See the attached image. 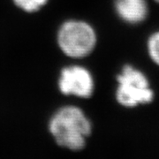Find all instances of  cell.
<instances>
[{"mask_svg":"<svg viewBox=\"0 0 159 159\" xmlns=\"http://www.w3.org/2000/svg\"><path fill=\"white\" fill-rule=\"evenodd\" d=\"M48 128L58 146L79 151L85 148L92 133V123L80 107L65 105L51 115Z\"/></svg>","mask_w":159,"mask_h":159,"instance_id":"1","label":"cell"},{"mask_svg":"<svg viewBox=\"0 0 159 159\" xmlns=\"http://www.w3.org/2000/svg\"><path fill=\"white\" fill-rule=\"evenodd\" d=\"M57 43L66 56L83 58L90 55L96 48L97 35L89 23L80 20H68L57 29Z\"/></svg>","mask_w":159,"mask_h":159,"instance_id":"2","label":"cell"},{"mask_svg":"<svg viewBox=\"0 0 159 159\" xmlns=\"http://www.w3.org/2000/svg\"><path fill=\"white\" fill-rule=\"evenodd\" d=\"M116 99L125 108H134L153 101L154 91L145 74L131 65L123 66L117 75Z\"/></svg>","mask_w":159,"mask_h":159,"instance_id":"3","label":"cell"},{"mask_svg":"<svg viewBox=\"0 0 159 159\" xmlns=\"http://www.w3.org/2000/svg\"><path fill=\"white\" fill-rule=\"evenodd\" d=\"M57 88L65 96L87 99L93 96L95 80L89 69L79 65H72L61 69Z\"/></svg>","mask_w":159,"mask_h":159,"instance_id":"4","label":"cell"},{"mask_svg":"<svg viewBox=\"0 0 159 159\" xmlns=\"http://www.w3.org/2000/svg\"><path fill=\"white\" fill-rule=\"evenodd\" d=\"M113 3L117 15L127 24H140L148 17L147 0H114Z\"/></svg>","mask_w":159,"mask_h":159,"instance_id":"5","label":"cell"},{"mask_svg":"<svg viewBox=\"0 0 159 159\" xmlns=\"http://www.w3.org/2000/svg\"><path fill=\"white\" fill-rule=\"evenodd\" d=\"M11 1L19 9L29 13L40 11L49 2V0H11Z\"/></svg>","mask_w":159,"mask_h":159,"instance_id":"6","label":"cell"},{"mask_svg":"<svg viewBox=\"0 0 159 159\" xmlns=\"http://www.w3.org/2000/svg\"><path fill=\"white\" fill-rule=\"evenodd\" d=\"M147 48L151 60L159 66V31L155 32L148 37Z\"/></svg>","mask_w":159,"mask_h":159,"instance_id":"7","label":"cell"},{"mask_svg":"<svg viewBox=\"0 0 159 159\" xmlns=\"http://www.w3.org/2000/svg\"><path fill=\"white\" fill-rule=\"evenodd\" d=\"M154 1H156V2H157V3H159V0H154Z\"/></svg>","mask_w":159,"mask_h":159,"instance_id":"8","label":"cell"}]
</instances>
